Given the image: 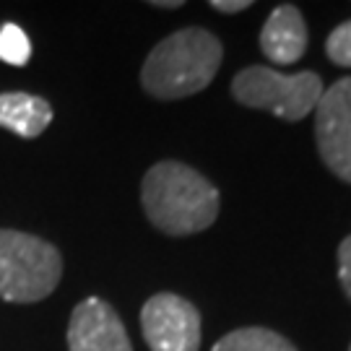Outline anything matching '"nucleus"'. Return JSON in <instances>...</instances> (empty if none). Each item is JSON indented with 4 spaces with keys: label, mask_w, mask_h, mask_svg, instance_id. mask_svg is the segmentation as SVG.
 Listing matches in <instances>:
<instances>
[{
    "label": "nucleus",
    "mask_w": 351,
    "mask_h": 351,
    "mask_svg": "<svg viewBox=\"0 0 351 351\" xmlns=\"http://www.w3.org/2000/svg\"><path fill=\"white\" fill-rule=\"evenodd\" d=\"M224 47L216 34L201 26H188L162 39L149 52L141 84L156 99H185L213 81L221 68Z\"/></svg>",
    "instance_id": "f03ea898"
},
{
    "label": "nucleus",
    "mask_w": 351,
    "mask_h": 351,
    "mask_svg": "<svg viewBox=\"0 0 351 351\" xmlns=\"http://www.w3.org/2000/svg\"><path fill=\"white\" fill-rule=\"evenodd\" d=\"M141 330L151 351L201 349V313L177 294H154L141 310Z\"/></svg>",
    "instance_id": "39448f33"
},
{
    "label": "nucleus",
    "mask_w": 351,
    "mask_h": 351,
    "mask_svg": "<svg viewBox=\"0 0 351 351\" xmlns=\"http://www.w3.org/2000/svg\"><path fill=\"white\" fill-rule=\"evenodd\" d=\"M52 123V107L47 99L26 91L0 94V128L21 138H37Z\"/></svg>",
    "instance_id": "1a4fd4ad"
},
{
    "label": "nucleus",
    "mask_w": 351,
    "mask_h": 351,
    "mask_svg": "<svg viewBox=\"0 0 351 351\" xmlns=\"http://www.w3.org/2000/svg\"><path fill=\"white\" fill-rule=\"evenodd\" d=\"M63 278V255L42 237L0 229V300L42 302Z\"/></svg>",
    "instance_id": "7ed1b4c3"
},
{
    "label": "nucleus",
    "mask_w": 351,
    "mask_h": 351,
    "mask_svg": "<svg viewBox=\"0 0 351 351\" xmlns=\"http://www.w3.org/2000/svg\"><path fill=\"white\" fill-rule=\"evenodd\" d=\"M323 91V81L315 71L284 75L265 65H250L232 78V94L239 104L252 110H268L289 123L313 114Z\"/></svg>",
    "instance_id": "20e7f679"
},
{
    "label": "nucleus",
    "mask_w": 351,
    "mask_h": 351,
    "mask_svg": "<svg viewBox=\"0 0 351 351\" xmlns=\"http://www.w3.org/2000/svg\"><path fill=\"white\" fill-rule=\"evenodd\" d=\"M261 50L276 65L302 60L307 50V24L297 5H276L261 32Z\"/></svg>",
    "instance_id": "6e6552de"
},
{
    "label": "nucleus",
    "mask_w": 351,
    "mask_h": 351,
    "mask_svg": "<svg viewBox=\"0 0 351 351\" xmlns=\"http://www.w3.org/2000/svg\"><path fill=\"white\" fill-rule=\"evenodd\" d=\"M315 143L328 169L351 182V75L323 91L315 107Z\"/></svg>",
    "instance_id": "423d86ee"
},
{
    "label": "nucleus",
    "mask_w": 351,
    "mask_h": 351,
    "mask_svg": "<svg viewBox=\"0 0 351 351\" xmlns=\"http://www.w3.org/2000/svg\"><path fill=\"white\" fill-rule=\"evenodd\" d=\"M339 278L346 297L351 300V234L339 245Z\"/></svg>",
    "instance_id": "ddd939ff"
},
{
    "label": "nucleus",
    "mask_w": 351,
    "mask_h": 351,
    "mask_svg": "<svg viewBox=\"0 0 351 351\" xmlns=\"http://www.w3.org/2000/svg\"><path fill=\"white\" fill-rule=\"evenodd\" d=\"M154 8H182V0H154Z\"/></svg>",
    "instance_id": "2eb2a0df"
},
{
    "label": "nucleus",
    "mask_w": 351,
    "mask_h": 351,
    "mask_svg": "<svg viewBox=\"0 0 351 351\" xmlns=\"http://www.w3.org/2000/svg\"><path fill=\"white\" fill-rule=\"evenodd\" d=\"M29 58H32V42L24 29L16 24L0 26V60L21 68L29 63Z\"/></svg>",
    "instance_id": "9b49d317"
},
{
    "label": "nucleus",
    "mask_w": 351,
    "mask_h": 351,
    "mask_svg": "<svg viewBox=\"0 0 351 351\" xmlns=\"http://www.w3.org/2000/svg\"><path fill=\"white\" fill-rule=\"evenodd\" d=\"M328 58L341 68H351V19L339 24L326 39Z\"/></svg>",
    "instance_id": "f8f14e48"
},
{
    "label": "nucleus",
    "mask_w": 351,
    "mask_h": 351,
    "mask_svg": "<svg viewBox=\"0 0 351 351\" xmlns=\"http://www.w3.org/2000/svg\"><path fill=\"white\" fill-rule=\"evenodd\" d=\"M68 351H133L128 330L110 302H78L68 323Z\"/></svg>",
    "instance_id": "0eeeda50"
},
{
    "label": "nucleus",
    "mask_w": 351,
    "mask_h": 351,
    "mask_svg": "<svg viewBox=\"0 0 351 351\" xmlns=\"http://www.w3.org/2000/svg\"><path fill=\"white\" fill-rule=\"evenodd\" d=\"M149 221L169 237L198 234L219 216V190L182 162L154 164L141 182Z\"/></svg>",
    "instance_id": "f257e3e1"
},
{
    "label": "nucleus",
    "mask_w": 351,
    "mask_h": 351,
    "mask_svg": "<svg viewBox=\"0 0 351 351\" xmlns=\"http://www.w3.org/2000/svg\"><path fill=\"white\" fill-rule=\"evenodd\" d=\"M211 351H297V346L271 328H237L216 341Z\"/></svg>",
    "instance_id": "9d476101"
},
{
    "label": "nucleus",
    "mask_w": 351,
    "mask_h": 351,
    "mask_svg": "<svg viewBox=\"0 0 351 351\" xmlns=\"http://www.w3.org/2000/svg\"><path fill=\"white\" fill-rule=\"evenodd\" d=\"M250 5H252L250 0H211V8H213V11H221V13L247 11Z\"/></svg>",
    "instance_id": "4468645a"
},
{
    "label": "nucleus",
    "mask_w": 351,
    "mask_h": 351,
    "mask_svg": "<svg viewBox=\"0 0 351 351\" xmlns=\"http://www.w3.org/2000/svg\"><path fill=\"white\" fill-rule=\"evenodd\" d=\"M349 351H351V349H349Z\"/></svg>",
    "instance_id": "dca6fc26"
}]
</instances>
